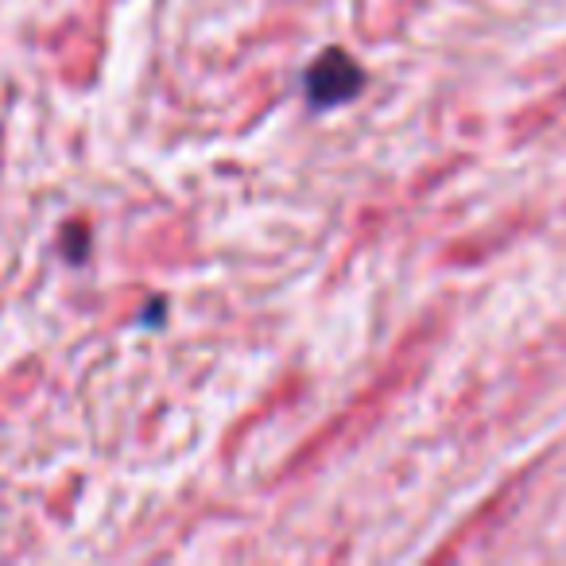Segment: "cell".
Returning a JSON list of instances; mask_svg holds the SVG:
<instances>
[{
  "label": "cell",
  "mask_w": 566,
  "mask_h": 566,
  "mask_svg": "<svg viewBox=\"0 0 566 566\" xmlns=\"http://www.w3.org/2000/svg\"><path fill=\"white\" fill-rule=\"evenodd\" d=\"M303 90H307L311 109H334L342 102H354L365 90V71L354 63V55L331 48L307 66L303 74Z\"/></svg>",
  "instance_id": "obj_1"
}]
</instances>
